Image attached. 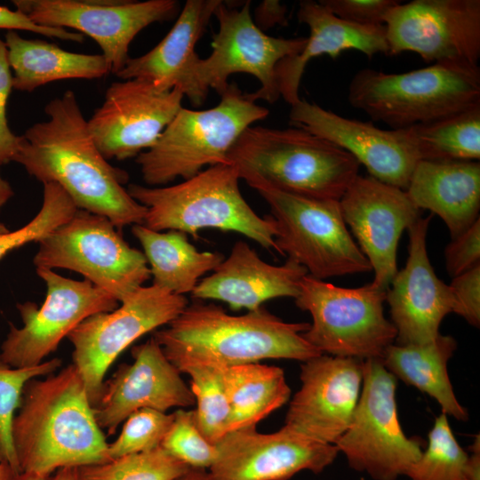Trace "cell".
<instances>
[{
	"label": "cell",
	"instance_id": "e0dca14e",
	"mask_svg": "<svg viewBox=\"0 0 480 480\" xmlns=\"http://www.w3.org/2000/svg\"><path fill=\"white\" fill-rule=\"evenodd\" d=\"M215 445L211 480H288L303 470L322 472L339 453L334 444L285 425L268 434L256 428L230 431Z\"/></svg>",
	"mask_w": 480,
	"mask_h": 480
},
{
	"label": "cell",
	"instance_id": "f1b7e54d",
	"mask_svg": "<svg viewBox=\"0 0 480 480\" xmlns=\"http://www.w3.org/2000/svg\"><path fill=\"white\" fill-rule=\"evenodd\" d=\"M456 348L453 337L439 334L424 345L392 344L380 361L396 378L435 399L443 413L464 421L468 413L457 400L447 371Z\"/></svg>",
	"mask_w": 480,
	"mask_h": 480
},
{
	"label": "cell",
	"instance_id": "277c9868",
	"mask_svg": "<svg viewBox=\"0 0 480 480\" xmlns=\"http://www.w3.org/2000/svg\"><path fill=\"white\" fill-rule=\"evenodd\" d=\"M239 180L236 165L220 164L179 184L148 188L132 183L127 191L147 208L143 225L152 230H178L196 240L199 230L217 228L276 250L274 219L260 217L252 209L240 192Z\"/></svg>",
	"mask_w": 480,
	"mask_h": 480
},
{
	"label": "cell",
	"instance_id": "ac0fdd59",
	"mask_svg": "<svg viewBox=\"0 0 480 480\" xmlns=\"http://www.w3.org/2000/svg\"><path fill=\"white\" fill-rule=\"evenodd\" d=\"M183 98L177 88L161 92L139 79L115 82L87 120L88 128L107 160L137 156L155 145L182 108Z\"/></svg>",
	"mask_w": 480,
	"mask_h": 480
},
{
	"label": "cell",
	"instance_id": "83f0119b",
	"mask_svg": "<svg viewBox=\"0 0 480 480\" xmlns=\"http://www.w3.org/2000/svg\"><path fill=\"white\" fill-rule=\"evenodd\" d=\"M4 43L12 88L32 92L46 84L65 79H95L111 73L102 54L65 51L56 44L27 39L15 30H8Z\"/></svg>",
	"mask_w": 480,
	"mask_h": 480
},
{
	"label": "cell",
	"instance_id": "7c38bea8",
	"mask_svg": "<svg viewBox=\"0 0 480 480\" xmlns=\"http://www.w3.org/2000/svg\"><path fill=\"white\" fill-rule=\"evenodd\" d=\"M115 310L90 316L67 336L73 345V364L94 407L107 371L118 356L142 335L170 324L188 306L184 295L151 284L141 286Z\"/></svg>",
	"mask_w": 480,
	"mask_h": 480
},
{
	"label": "cell",
	"instance_id": "f546056e",
	"mask_svg": "<svg viewBox=\"0 0 480 480\" xmlns=\"http://www.w3.org/2000/svg\"><path fill=\"white\" fill-rule=\"evenodd\" d=\"M132 232L143 248L152 284L174 294L192 292L200 277L224 260L220 252H199L181 231H155L136 224Z\"/></svg>",
	"mask_w": 480,
	"mask_h": 480
},
{
	"label": "cell",
	"instance_id": "6da1fadb",
	"mask_svg": "<svg viewBox=\"0 0 480 480\" xmlns=\"http://www.w3.org/2000/svg\"><path fill=\"white\" fill-rule=\"evenodd\" d=\"M44 113L46 121L19 136L12 161L43 184H58L77 209L104 216L118 229L143 224L147 208L124 188L128 173L100 153L75 92L49 101Z\"/></svg>",
	"mask_w": 480,
	"mask_h": 480
},
{
	"label": "cell",
	"instance_id": "cb8c5ba5",
	"mask_svg": "<svg viewBox=\"0 0 480 480\" xmlns=\"http://www.w3.org/2000/svg\"><path fill=\"white\" fill-rule=\"evenodd\" d=\"M307 269L288 259L280 266L262 260L245 242L234 244L229 255L192 291L196 300L226 302L232 310L253 311L269 300L296 298Z\"/></svg>",
	"mask_w": 480,
	"mask_h": 480
},
{
	"label": "cell",
	"instance_id": "1f68e13d",
	"mask_svg": "<svg viewBox=\"0 0 480 480\" xmlns=\"http://www.w3.org/2000/svg\"><path fill=\"white\" fill-rule=\"evenodd\" d=\"M409 129L420 160L480 159V105Z\"/></svg>",
	"mask_w": 480,
	"mask_h": 480
},
{
	"label": "cell",
	"instance_id": "2e32d148",
	"mask_svg": "<svg viewBox=\"0 0 480 480\" xmlns=\"http://www.w3.org/2000/svg\"><path fill=\"white\" fill-rule=\"evenodd\" d=\"M389 55L419 54L426 62L477 66L480 58V0L401 2L384 22Z\"/></svg>",
	"mask_w": 480,
	"mask_h": 480
},
{
	"label": "cell",
	"instance_id": "74e56055",
	"mask_svg": "<svg viewBox=\"0 0 480 480\" xmlns=\"http://www.w3.org/2000/svg\"><path fill=\"white\" fill-rule=\"evenodd\" d=\"M172 413L160 446L190 468L208 470L215 460L217 448L198 428L195 410L178 409Z\"/></svg>",
	"mask_w": 480,
	"mask_h": 480
},
{
	"label": "cell",
	"instance_id": "f35d334b",
	"mask_svg": "<svg viewBox=\"0 0 480 480\" xmlns=\"http://www.w3.org/2000/svg\"><path fill=\"white\" fill-rule=\"evenodd\" d=\"M173 419V413L143 408L125 420L118 437L108 444L110 460L151 451L161 445Z\"/></svg>",
	"mask_w": 480,
	"mask_h": 480
},
{
	"label": "cell",
	"instance_id": "484cf974",
	"mask_svg": "<svg viewBox=\"0 0 480 480\" xmlns=\"http://www.w3.org/2000/svg\"><path fill=\"white\" fill-rule=\"evenodd\" d=\"M300 23L309 28L302 51L278 62L276 68L280 96L291 106L300 100L299 88L308 62L321 55L336 59L343 51L356 50L369 59L388 54L385 25L364 26L343 20L319 2L300 1L297 12Z\"/></svg>",
	"mask_w": 480,
	"mask_h": 480
},
{
	"label": "cell",
	"instance_id": "60d3db41",
	"mask_svg": "<svg viewBox=\"0 0 480 480\" xmlns=\"http://www.w3.org/2000/svg\"><path fill=\"white\" fill-rule=\"evenodd\" d=\"M452 299V312L463 317L470 325L480 324V265L455 276L449 284Z\"/></svg>",
	"mask_w": 480,
	"mask_h": 480
},
{
	"label": "cell",
	"instance_id": "7bdbcfd3",
	"mask_svg": "<svg viewBox=\"0 0 480 480\" xmlns=\"http://www.w3.org/2000/svg\"><path fill=\"white\" fill-rule=\"evenodd\" d=\"M12 90V75L7 48L0 37V166L12 161L19 148V136L11 131L6 118V105Z\"/></svg>",
	"mask_w": 480,
	"mask_h": 480
},
{
	"label": "cell",
	"instance_id": "d6986e66",
	"mask_svg": "<svg viewBox=\"0 0 480 480\" xmlns=\"http://www.w3.org/2000/svg\"><path fill=\"white\" fill-rule=\"evenodd\" d=\"M342 217L374 271L372 284L387 291L397 272L402 233L420 217L404 189L357 175L339 200Z\"/></svg>",
	"mask_w": 480,
	"mask_h": 480
},
{
	"label": "cell",
	"instance_id": "8d00e7d4",
	"mask_svg": "<svg viewBox=\"0 0 480 480\" xmlns=\"http://www.w3.org/2000/svg\"><path fill=\"white\" fill-rule=\"evenodd\" d=\"M44 185L42 207L22 228L0 235V259L30 242H38L68 221L78 210L68 194L56 183Z\"/></svg>",
	"mask_w": 480,
	"mask_h": 480
},
{
	"label": "cell",
	"instance_id": "e575fe53",
	"mask_svg": "<svg viewBox=\"0 0 480 480\" xmlns=\"http://www.w3.org/2000/svg\"><path fill=\"white\" fill-rule=\"evenodd\" d=\"M77 469L80 480H172L190 468L159 446Z\"/></svg>",
	"mask_w": 480,
	"mask_h": 480
},
{
	"label": "cell",
	"instance_id": "9a60e30c",
	"mask_svg": "<svg viewBox=\"0 0 480 480\" xmlns=\"http://www.w3.org/2000/svg\"><path fill=\"white\" fill-rule=\"evenodd\" d=\"M12 4L38 25L68 28L90 36L115 75L129 60L134 37L154 22L171 20L179 10L175 0H13Z\"/></svg>",
	"mask_w": 480,
	"mask_h": 480
},
{
	"label": "cell",
	"instance_id": "f5cc1de1",
	"mask_svg": "<svg viewBox=\"0 0 480 480\" xmlns=\"http://www.w3.org/2000/svg\"><path fill=\"white\" fill-rule=\"evenodd\" d=\"M7 232H9L7 228L3 223L0 222V235L5 234Z\"/></svg>",
	"mask_w": 480,
	"mask_h": 480
},
{
	"label": "cell",
	"instance_id": "3957f363",
	"mask_svg": "<svg viewBox=\"0 0 480 480\" xmlns=\"http://www.w3.org/2000/svg\"><path fill=\"white\" fill-rule=\"evenodd\" d=\"M309 324L285 322L263 307L232 316L220 306L196 301L153 338L182 373L196 364L228 368L264 359L307 361L322 354L302 336Z\"/></svg>",
	"mask_w": 480,
	"mask_h": 480
},
{
	"label": "cell",
	"instance_id": "f6af8a7d",
	"mask_svg": "<svg viewBox=\"0 0 480 480\" xmlns=\"http://www.w3.org/2000/svg\"><path fill=\"white\" fill-rule=\"evenodd\" d=\"M254 23L260 29L286 25V6L279 1H263L255 11Z\"/></svg>",
	"mask_w": 480,
	"mask_h": 480
},
{
	"label": "cell",
	"instance_id": "4316f807",
	"mask_svg": "<svg viewBox=\"0 0 480 480\" xmlns=\"http://www.w3.org/2000/svg\"><path fill=\"white\" fill-rule=\"evenodd\" d=\"M405 191L418 209L438 215L455 238L479 219L480 163L420 160Z\"/></svg>",
	"mask_w": 480,
	"mask_h": 480
},
{
	"label": "cell",
	"instance_id": "d6a6232c",
	"mask_svg": "<svg viewBox=\"0 0 480 480\" xmlns=\"http://www.w3.org/2000/svg\"><path fill=\"white\" fill-rule=\"evenodd\" d=\"M225 369L196 364L182 372L190 377L195 397L196 420L203 436L216 444L228 432L230 407L225 383Z\"/></svg>",
	"mask_w": 480,
	"mask_h": 480
},
{
	"label": "cell",
	"instance_id": "836d02e7",
	"mask_svg": "<svg viewBox=\"0 0 480 480\" xmlns=\"http://www.w3.org/2000/svg\"><path fill=\"white\" fill-rule=\"evenodd\" d=\"M469 454L454 437L447 415L441 413L428 433L427 449L405 476L410 480H468Z\"/></svg>",
	"mask_w": 480,
	"mask_h": 480
},
{
	"label": "cell",
	"instance_id": "ab89813d",
	"mask_svg": "<svg viewBox=\"0 0 480 480\" xmlns=\"http://www.w3.org/2000/svg\"><path fill=\"white\" fill-rule=\"evenodd\" d=\"M340 19L364 26L384 25L388 12L400 1L396 0H320Z\"/></svg>",
	"mask_w": 480,
	"mask_h": 480
},
{
	"label": "cell",
	"instance_id": "7dc6e473",
	"mask_svg": "<svg viewBox=\"0 0 480 480\" xmlns=\"http://www.w3.org/2000/svg\"><path fill=\"white\" fill-rule=\"evenodd\" d=\"M172 480H211L208 470L190 468L186 473Z\"/></svg>",
	"mask_w": 480,
	"mask_h": 480
},
{
	"label": "cell",
	"instance_id": "d4e9b609",
	"mask_svg": "<svg viewBox=\"0 0 480 480\" xmlns=\"http://www.w3.org/2000/svg\"><path fill=\"white\" fill-rule=\"evenodd\" d=\"M220 3L221 0H188L168 34L147 53L130 58L116 76L123 80L148 82L161 92L177 88L194 107L201 106L194 78L200 60L195 46Z\"/></svg>",
	"mask_w": 480,
	"mask_h": 480
},
{
	"label": "cell",
	"instance_id": "816d5d0a",
	"mask_svg": "<svg viewBox=\"0 0 480 480\" xmlns=\"http://www.w3.org/2000/svg\"><path fill=\"white\" fill-rule=\"evenodd\" d=\"M12 468L5 461L0 460V480H11L14 474Z\"/></svg>",
	"mask_w": 480,
	"mask_h": 480
},
{
	"label": "cell",
	"instance_id": "f907efd6",
	"mask_svg": "<svg viewBox=\"0 0 480 480\" xmlns=\"http://www.w3.org/2000/svg\"><path fill=\"white\" fill-rule=\"evenodd\" d=\"M13 191L10 184L0 174V209L12 196Z\"/></svg>",
	"mask_w": 480,
	"mask_h": 480
},
{
	"label": "cell",
	"instance_id": "ba28073f",
	"mask_svg": "<svg viewBox=\"0 0 480 480\" xmlns=\"http://www.w3.org/2000/svg\"><path fill=\"white\" fill-rule=\"evenodd\" d=\"M267 202L276 226V251L319 280L369 272L371 264L354 241L339 200L279 189L253 174H241Z\"/></svg>",
	"mask_w": 480,
	"mask_h": 480
},
{
	"label": "cell",
	"instance_id": "ffe728a7",
	"mask_svg": "<svg viewBox=\"0 0 480 480\" xmlns=\"http://www.w3.org/2000/svg\"><path fill=\"white\" fill-rule=\"evenodd\" d=\"M290 122L349 153L374 179L406 189L419 161L409 128L383 130L370 122L341 116L300 100L291 106Z\"/></svg>",
	"mask_w": 480,
	"mask_h": 480
},
{
	"label": "cell",
	"instance_id": "b9f144b4",
	"mask_svg": "<svg viewBox=\"0 0 480 480\" xmlns=\"http://www.w3.org/2000/svg\"><path fill=\"white\" fill-rule=\"evenodd\" d=\"M444 257L446 270L452 278L480 265V219L452 239Z\"/></svg>",
	"mask_w": 480,
	"mask_h": 480
},
{
	"label": "cell",
	"instance_id": "5bb4252c",
	"mask_svg": "<svg viewBox=\"0 0 480 480\" xmlns=\"http://www.w3.org/2000/svg\"><path fill=\"white\" fill-rule=\"evenodd\" d=\"M36 273L46 286L45 299L40 307L30 301L17 304L23 324H10L1 346V358L13 368L40 364L81 322L113 311L119 303L86 279L67 278L45 268H37Z\"/></svg>",
	"mask_w": 480,
	"mask_h": 480
},
{
	"label": "cell",
	"instance_id": "5b68a950",
	"mask_svg": "<svg viewBox=\"0 0 480 480\" xmlns=\"http://www.w3.org/2000/svg\"><path fill=\"white\" fill-rule=\"evenodd\" d=\"M239 175L253 174L297 195L340 200L360 164L347 151L304 129L249 126L228 154Z\"/></svg>",
	"mask_w": 480,
	"mask_h": 480
},
{
	"label": "cell",
	"instance_id": "bcb514c9",
	"mask_svg": "<svg viewBox=\"0 0 480 480\" xmlns=\"http://www.w3.org/2000/svg\"><path fill=\"white\" fill-rule=\"evenodd\" d=\"M469 471L468 480H480V441L479 435L470 446Z\"/></svg>",
	"mask_w": 480,
	"mask_h": 480
},
{
	"label": "cell",
	"instance_id": "4fadbf2b",
	"mask_svg": "<svg viewBox=\"0 0 480 480\" xmlns=\"http://www.w3.org/2000/svg\"><path fill=\"white\" fill-rule=\"evenodd\" d=\"M251 2L234 8L221 1L214 12L219 29L212 36V52L197 62L194 78L197 94L204 103L210 89L221 95L229 76L247 73L255 76L260 88L247 93L254 102L273 104L279 97L276 68L280 60L299 54L307 37L281 38L266 35L251 16Z\"/></svg>",
	"mask_w": 480,
	"mask_h": 480
},
{
	"label": "cell",
	"instance_id": "d590c367",
	"mask_svg": "<svg viewBox=\"0 0 480 480\" xmlns=\"http://www.w3.org/2000/svg\"><path fill=\"white\" fill-rule=\"evenodd\" d=\"M60 365V358H52L33 367L13 368L0 356V460L7 462L18 473L20 470L14 452L12 426L23 388L28 380L50 375Z\"/></svg>",
	"mask_w": 480,
	"mask_h": 480
},
{
	"label": "cell",
	"instance_id": "ee69618b",
	"mask_svg": "<svg viewBox=\"0 0 480 480\" xmlns=\"http://www.w3.org/2000/svg\"><path fill=\"white\" fill-rule=\"evenodd\" d=\"M0 28L7 30H26L46 37L82 43L84 36L65 28L44 27L35 23L27 15L18 10H11L0 5Z\"/></svg>",
	"mask_w": 480,
	"mask_h": 480
},
{
	"label": "cell",
	"instance_id": "52a82bcc",
	"mask_svg": "<svg viewBox=\"0 0 480 480\" xmlns=\"http://www.w3.org/2000/svg\"><path fill=\"white\" fill-rule=\"evenodd\" d=\"M268 114L235 83L214 108H181L155 145L136 156L143 180L164 185L179 177L190 179L205 166L228 164V154L242 132Z\"/></svg>",
	"mask_w": 480,
	"mask_h": 480
},
{
	"label": "cell",
	"instance_id": "30bf717a",
	"mask_svg": "<svg viewBox=\"0 0 480 480\" xmlns=\"http://www.w3.org/2000/svg\"><path fill=\"white\" fill-rule=\"evenodd\" d=\"M106 217L78 209L38 241L37 268L76 271L119 303L151 276L144 253L131 247Z\"/></svg>",
	"mask_w": 480,
	"mask_h": 480
},
{
	"label": "cell",
	"instance_id": "4dcf8cb0",
	"mask_svg": "<svg viewBox=\"0 0 480 480\" xmlns=\"http://www.w3.org/2000/svg\"><path fill=\"white\" fill-rule=\"evenodd\" d=\"M224 376L230 407L228 432L256 428L289 401L291 388L280 367L247 364L226 368Z\"/></svg>",
	"mask_w": 480,
	"mask_h": 480
},
{
	"label": "cell",
	"instance_id": "681fc988",
	"mask_svg": "<svg viewBox=\"0 0 480 480\" xmlns=\"http://www.w3.org/2000/svg\"><path fill=\"white\" fill-rule=\"evenodd\" d=\"M11 480H53V476L40 475L31 472H20L14 474Z\"/></svg>",
	"mask_w": 480,
	"mask_h": 480
},
{
	"label": "cell",
	"instance_id": "603a6c76",
	"mask_svg": "<svg viewBox=\"0 0 480 480\" xmlns=\"http://www.w3.org/2000/svg\"><path fill=\"white\" fill-rule=\"evenodd\" d=\"M432 214L420 217L409 232L408 258L397 270L388 290L392 324L397 345H424L440 333L444 317L452 312L453 299L449 287L439 279L427 251V235Z\"/></svg>",
	"mask_w": 480,
	"mask_h": 480
},
{
	"label": "cell",
	"instance_id": "9c48e42d",
	"mask_svg": "<svg viewBox=\"0 0 480 480\" xmlns=\"http://www.w3.org/2000/svg\"><path fill=\"white\" fill-rule=\"evenodd\" d=\"M386 291L372 284L345 288L304 276L296 306L310 314L302 333L322 354L361 360L380 359L396 340V331L384 316Z\"/></svg>",
	"mask_w": 480,
	"mask_h": 480
},
{
	"label": "cell",
	"instance_id": "8992f818",
	"mask_svg": "<svg viewBox=\"0 0 480 480\" xmlns=\"http://www.w3.org/2000/svg\"><path fill=\"white\" fill-rule=\"evenodd\" d=\"M348 100L373 121L405 129L480 105V68L452 61L396 74L363 68L349 83Z\"/></svg>",
	"mask_w": 480,
	"mask_h": 480
},
{
	"label": "cell",
	"instance_id": "7a4b0ae2",
	"mask_svg": "<svg viewBox=\"0 0 480 480\" xmlns=\"http://www.w3.org/2000/svg\"><path fill=\"white\" fill-rule=\"evenodd\" d=\"M12 436L20 472L52 475L111 460L84 382L73 364L22 391Z\"/></svg>",
	"mask_w": 480,
	"mask_h": 480
},
{
	"label": "cell",
	"instance_id": "7402d4cb",
	"mask_svg": "<svg viewBox=\"0 0 480 480\" xmlns=\"http://www.w3.org/2000/svg\"><path fill=\"white\" fill-rule=\"evenodd\" d=\"M131 354L133 363L121 364L104 382L100 398L93 407L98 425L110 436L140 409L166 412L195 404L190 388L153 337L132 347Z\"/></svg>",
	"mask_w": 480,
	"mask_h": 480
},
{
	"label": "cell",
	"instance_id": "c3c4849f",
	"mask_svg": "<svg viewBox=\"0 0 480 480\" xmlns=\"http://www.w3.org/2000/svg\"><path fill=\"white\" fill-rule=\"evenodd\" d=\"M53 480H80L77 468H63L55 472Z\"/></svg>",
	"mask_w": 480,
	"mask_h": 480
},
{
	"label": "cell",
	"instance_id": "44dd1931",
	"mask_svg": "<svg viewBox=\"0 0 480 480\" xmlns=\"http://www.w3.org/2000/svg\"><path fill=\"white\" fill-rule=\"evenodd\" d=\"M363 367L364 360L324 354L302 362L301 386L290 401L284 425L335 444L357 405Z\"/></svg>",
	"mask_w": 480,
	"mask_h": 480
},
{
	"label": "cell",
	"instance_id": "8fae6325",
	"mask_svg": "<svg viewBox=\"0 0 480 480\" xmlns=\"http://www.w3.org/2000/svg\"><path fill=\"white\" fill-rule=\"evenodd\" d=\"M362 391L351 422L335 443L354 470L374 480L405 476L420 457L422 441L403 431L396 401V378L380 359L364 360Z\"/></svg>",
	"mask_w": 480,
	"mask_h": 480
}]
</instances>
